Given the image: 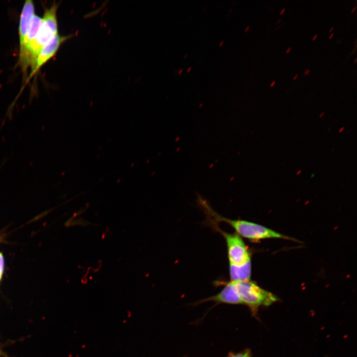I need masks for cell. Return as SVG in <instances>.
Wrapping results in <instances>:
<instances>
[{
  "instance_id": "6da1fadb",
  "label": "cell",
  "mask_w": 357,
  "mask_h": 357,
  "mask_svg": "<svg viewBox=\"0 0 357 357\" xmlns=\"http://www.w3.org/2000/svg\"><path fill=\"white\" fill-rule=\"evenodd\" d=\"M59 5V3L55 2L50 7L45 8L39 30L26 51L21 69L23 75H27L29 67H31V71L33 70L38 55L42 49L59 34L57 19V10Z\"/></svg>"
},
{
  "instance_id": "7a4b0ae2",
  "label": "cell",
  "mask_w": 357,
  "mask_h": 357,
  "mask_svg": "<svg viewBox=\"0 0 357 357\" xmlns=\"http://www.w3.org/2000/svg\"><path fill=\"white\" fill-rule=\"evenodd\" d=\"M208 213L215 222H224L232 227L240 237L252 241L267 238H281L291 239L288 237L283 235L263 226L241 220H232L222 216L216 213L208 206L205 207Z\"/></svg>"
},
{
  "instance_id": "3957f363",
  "label": "cell",
  "mask_w": 357,
  "mask_h": 357,
  "mask_svg": "<svg viewBox=\"0 0 357 357\" xmlns=\"http://www.w3.org/2000/svg\"><path fill=\"white\" fill-rule=\"evenodd\" d=\"M234 283L242 304L249 307L254 316L257 315L260 306H269L278 300L274 295L261 288L253 282L248 280Z\"/></svg>"
},
{
  "instance_id": "277c9868",
  "label": "cell",
  "mask_w": 357,
  "mask_h": 357,
  "mask_svg": "<svg viewBox=\"0 0 357 357\" xmlns=\"http://www.w3.org/2000/svg\"><path fill=\"white\" fill-rule=\"evenodd\" d=\"M209 223L225 239L229 264L240 265L250 260L249 251L239 235L236 233L231 234L223 231L210 219Z\"/></svg>"
},
{
  "instance_id": "5b68a950",
  "label": "cell",
  "mask_w": 357,
  "mask_h": 357,
  "mask_svg": "<svg viewBox=\"0 0 357 357\" xmlns=\"http://www.w3.org/2000/svg\"><path fill=\"white\" fill-rule=\"evenodd\" d=\"M72 37V34L65 36L58 34L46 44L39 53L34 68L30 72L29 78L36 74L44 64L56 55L62 44Z\"/></svg>"
},
{
  "instance_id": "8992f818",
  "label": "cell",
  "mask_w": 357,
  "mask_h": 357,
  "mask_svg": "<svg viewBox=\"0 0 357 357\" xmlns=\"http://www.w3.org/2000/svg\"><path fill=\"white\" fill-rule=\"evenodd\" d=\"M208 301L215 302L216 305L220 303L242 304L235 283L231 281L225 283L224 288L217 294L197 301L194 303V305Z\"/></svg>"
},
{
  "instance_id": "52a82bcc",
  "label": "cell",
  "mask_w": 357,
  "mask_h": 357,
  "mask_svg": "<svg viewBox=\"0 0 357 357\" xmlns=\"http://www.w3.org/2000/svg\"><path fill=\"white\" fill-rule=\"evenodd\" d=\"M42 21V17L35 14L31 20L28 31L22 45L19 47V55L18 64L20 68L23 66L27 50L34 40L39 30Z\"/></svg>"
},
{
  "instance_id": "ba28073f",
  "label": "cell",
  "mask_w": 357,
  "mask_h": 357,
  "mask_svg": "<svg viewBox=\"0 0 357 357\" xmlns=\"http://www.w3.org/2000/svg\"><path fill=\"white\" fill-rule=\"evenodd\" d=\"M251 266L250 260L240 265L229 264V273L231 282H237L249 280Z\"/></svg>"
},
{
  "instance_id": "9c48e42d",
  "label": "cell",
  "mask_w": 357,
  "mask_h": 357,
  "mask_svg": "<svg viewBox=\"0 0 357 357\" xmlns=\"http://www.w3.org/2000/svg\"><path fill=\"white\" fill-rule=\"evenodd\" d=\"M226 357H252V354L250 349H245L238 353L230 352Z\"/></svg>"
},
{
  "instance_id": "30bf717a",
  "label": "cell",
  "mask_w": 357,
  "mask_h": 357,
  "mask_svg": "<svg viewBox=\"0 0 357 357\" xmlns=\"http://www.w3.org/2000/svg\"><path fill=\"white\" fill-rule=\"evenodd\" d=\"M91 223L88 222L83 219L79 218L75 219V220L70 221L69 225H81V226H87L90 224Z\"/></svg>"
},
{
  "instance_id": "8fae6325",
  "label": "cell",
  "mask_w": 357,
  "mask_h": 357,
  "mask_svg": "<svg viewBox=\"0 0 357 357\" xmlns=\"http://www.w3.org/2000/svg\"><path fill=\"white\" fill-rule=\"evenodd\" d=\"M4 267V261L2 254L0 252V280L1 279Z\"/></svg>"
},
{
  "instance_id": "7c38bea8",
  "label": "cell",
  "mask_w": 357,
  "mask_h": 357,
  "mask_svg": "<svg viewBox=\"0 0 357 357\" xmlns=\"http://www.w3.org/2000/svg\"><path fill=\"white\" fill-rule=\"evenodd\" d=\"M183 70V68H180L179 70H178V74H180L182 72Z\"/></svg>"
},
{
  "instance_id": "4fadbf2b",
  "label": "cell",
  "mask_w": 357,
  "mask_h": 357,
  "mask_svg": "<svg viewBox=\"0 0 357 357\" xmlns=\"http://www.w3.org/2000/svg\"><path fill=\"white\" fill-rule=\"evenodd\" d=\"M309 72H310V70L308 69L306 70L304 72V74L307 75L308 74V73Z\"/></svg>"
},
{
  "instance_id": "5bb4252c",
  "label": "cell",
  "mask_w": 357,
  "mask_h": 357,
  "mask_svg": "<svg viewBox=\"0 0 357 357\" xmlns=\"http://www.w3.org/2000/svg\"><path fill=\"white\" fill-rule=\"evenodd\" d=\"M224 40H222V41L220 42V43L219 44V46H222L223 44H224Z\"/></svg>"
},
{
  "instance_id": "9a60e30c",
  "label": "cell",
  "mask_w": 357,
  "mask_h": 357,
  "mask_svg": "<svg viewBox=\"0 0 357 357\" xmlns=\"http://www.w3.org/2000/svg\"><path fill=\"white\" fill-rule=\"evenodd\" d=\"M344 128H345L344 127H341V128L339 129V133H341V132H342L343 130L344 129Z\"/></svg>"
},
{
  "instance_id": "2e32d148",
  "label": "cell",
  "mask_w": 357,
  "mask_h": 357,
  "mask_svg": "<svg viewBox=\"0 0 357 357\" xmlns=\"http://www.w3.org/2000/svg\"><path fill=\"white\" fill-rule=\"evenodd\" d=\"M191 68H192V67H191V66H189V67L187 68V72H189V71H190Z\"/></svg>"
},
{
  "instance_id": "e0dca14e",
  "label": "cell",
  "mask_w": 357,
  "mask_h": 357,
  "mask_svg": "<svg viewBox=\"0 0 357 357\" xmlns=\"http://www.w3.org/2000/svg\"><path fill=\"white\" fill-rule=\"evenodd\" d=\"M301 171H301V170H299V171L297 173L296 175H299V174L301 173Z\"/></svg>"
},
{
  "instance_id": "ac0fdd59",
  "label": "cell",
  "mask_w": 357,
  "mask_h": 357,
  "mask_svg": "<svg viewBox=\"0 0 357 357\" xmlns=\"http://www.w3.org/2000/svg\"><path fill=\"white\" fill-rule=\"evenodd\" d=\"M249 26H247L244 30L245 32H247L248 31V30L249 29Z\"/></svg>"
},
{
  "instance_id": "d6986e66",
  "label": "cell",
  "mask_w": 357,
  "mask_h": 357,
  "mask_svg": "<svg viewBox=\"0 0 357 357\" xmlns=\"http://www.w3.org/2000/svg\"><path fill=\"white\" fill-rule=\"evenodd\" d=\"M187 56H188V54H185L184 55V56H183V58H184V59H186V58L187 57Z\"/></svg>"
},
{
  "instance_id": "ffe728a7",
  "label": "cell",
  "mask_w": 357,
  "mask_h": 357,
  "mask_svg": "<svg viewBox=\"0 0 357 357\" xmlns=\"http://www.w3.org/2000/svg\"><path fill=\"white\" fill-rule=\"evenodd\" d=\"M275 83V81L274 80V81H273L272 82V83L271 84L270 86H273V85H274Z\"/></svg>"
},
{
  "instance_id": "44dd1931",
  "label": "cell",
  "mask_w": 357,
  "mask_h": 357,
  "mask_svg": "<svg viewBox=\"0 0 357 357\" xmlns=\"http://www.w3.org/2000/svg\"><path fill=\"white\" fill-rule=\"evenodd\" d=\"M317 34L315 35L313 37L312 40H314L316 39V38L317 37Z\"/></svg>"
},
{
  "instance_id": "7402d4cb",
  "label": "cell",
  "mask_w": 357,
  "mask_h": 357,
  "mask_svg": "<svg viewBox=\"0 0 357 357\" xmlns=\"http://www.w3.org/2000/svg\"><path fill=\"white\" fill-rule=\"evenodd\" d=\"M291 47H290V48L288 49V50L287 51L286 53H289V51L291 50Z\"/></svg>"
},
{
  "instance_id": "603a6c76",
  "label": "cell",
  "mask_w": 357,
  "mask_h": 357,
  "mask_svg": "<svg viewBox=\"0 0 357 357\" xmlns=\"http://www.w3.org/2000/svg\"><path fill=\"white\" fill-rule=\"evenodd\" d=\"M207 6L205 5L204 6L203 8L202 9V11H204L206 9Z\"/></svg>"
},
{
  "instance_id": "cb8c5ba5",
  "label": "cell",
  "mask_w": 357,
  "mask_h": 357,
  "mask_svg": "<svg viewBox=\"0 0 357 357\" xmlns=\"http://www.w3.org/2000/svg\"><path fill=\"white\" fill-rule=\"evenodd\" d=\"M324 114V112H323L322 114H321L319 116V117L321 118L323 116V115Z\"/></svg>"
},
{
  "instance_id": "d4e9b609",
  "label": "cell",
  "mask_w": 357,
  "mask_h": 357,
  "mask_svg": "<svg viewBox=\"0 0 357 357\" xmlns=\"http://www.w3.org/2000/svg\"><path fill=\"white\" fill-rule=\"evenodd\" d=\"M285 8H283V9H282V10L281 11V12L280 13L282 14L284 12V11H285Z\"/></svg>"
},
{
  "instance_id": "484cf974",
  "label": "cell",
  "mask_w": 357,
  "mask_h": 357,
  "mask_svg": "<svg viewBox=\"0 0 357 357\" xmlns=\"http://www.w3.org/2000/svg\"><path fill=\"white\" fill-rule=\"evenodd\" d=\"M298 76V74L296 75V76L294 77L293 79L295 80Z\"/></svg>"
},
{
  "instance_id": "4316f807",
  "label": "cell",
  "mask_w": 357,
  "mask_h": 357,
  "mask_svg": "<svg viewBox=\"0 0 357 357\" xmlns=\"http://www.w3.org/2000/svg\"><path fill=\"white\" fill-rule=\"evenodd\" d=\"M333 35H334V33H332V34L330 35V36L329 37V39L331 38L333 36Z\"/></svg>"
},
{
  "instance_id": "83f0119b",
  "label": "cell",
  "mask_w": 357,
  "mask_h": 357,
  "mask_svg": "<svg viewBox=\"0 0 357 357\" xmlns=\"http://www.w3.org/2000/svg\"><path fill=\"white\" fill-rule=\"evenodd\" d=\"M232 10H233L232 8H230V9L229 10V12H231V11H232Z\"/></svg>"
},
{
  "instance_id": "f1b7e54d",
  "label": "cell",
  "mask_w": 357,
  "mask_h": 357,
  "mask_svg": "<svg viewBox=\"0 0 357 357\" xmlns=\"http://www.w3.org/2000/svg\"><path fill=\"white\" fill-rule=\"evenodd\" d=\"M236 2V0H234L232 4H234Z\"/></svg>"
},
{
  "instance_id": "f546056e",
  "label": "cell",
  "mask_w": 357,
  "mask_h": 357,
  "mask_svg": "<svg viewBox=\"0 0 357 357\" xmlns=\"http://www.w3.org/2000/svg\"><path fill=\"white\" fill-rule=\"evenodd\" d=\"M333 27H331V28L329 30V32H330L333 30Z\"/></svg>"
},
{
  "instance_id": "4dcf8cb0",
  "label": "cell",
  "mask_w": 357,
  "mask_h": 357,
  "mask_svg": "<svg viewBox=\"0 0 357 357\" xmlns=\"http://www.w3.org/2000/svg\"><path fill=\"white\" fill-rule=\"evenodd\" d=\"M355 8H356V7H355L353 9V10H352V12H354V11L355 10Z\"/></svg>"
},
{
  "instance_id": "1f68e13d",
  "label": "cell",
  "mask_w": 357,
  "mask_h": 357,
  "mask_svg": "<svg viewBox=\"0 0 357 357\" xmlns=\"http://www.w3.org/2000/svg\"><path fill=\"white\" fill-rule=\"evenodd\" d=\"M178 70H176L174 72H175V73H178Z\"/></svg>"
},
{
  "instance_id": "d6a6232c",
  "label": "cell",
  "mask_w": 357,
  "mask_h": 357,
  "mask_svg": "<svg viewBox=\"0 0 357 357\" xmlns=\"http://www.w3.org/2000/svg\"><path fill=\"white\" fill-rule=\"evenodd\" d=\"M223 5H224V3L222 4L221 5V6H220V7H221L223 6Z\"/></svg>"
},
{
  "instance_id": "836d02e7",
  "label": "cell",
  "mask_w": 357,
  "mask_h": 357,
  "mask_svg": "<svg viewBox=\"0 0 357 357\" xmlns=\"http://www.w3.org/2000/svg\"><path fill=\"white\" fill-rule=\"evenodd\" d=\"M356 61H357V59H356V60H355V62H356Z\"/></svg>"
},
{
  "instance_id": "e575fe53",
  "label": "cell",
  "mask_w": 357,
  "mask_h": 357,
  "mask_svg": "<svg viewBox=\"0 0 357 357\" xmlns=\"http://www.w3.org/2000/svg\"><path fill=\"white\" fill-rule=\"evenodd\" d=\"M0 353H1V352H0Z\"/></svg>"
},
{
  "instance_id": "d590c367",
  "label": "cell",
  "mask_w": 357,
  "mask_h": 357,
  "mask_svg": "<svg viewBox=\"0 0 357 357\" xmlns=\"http://www.w3.org/2000/svg\"></svg>"
}]
</instances>
